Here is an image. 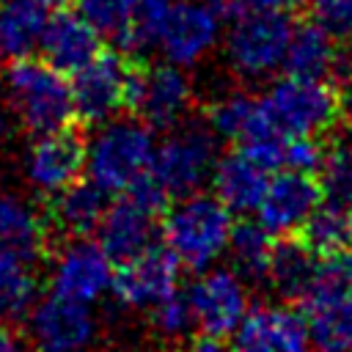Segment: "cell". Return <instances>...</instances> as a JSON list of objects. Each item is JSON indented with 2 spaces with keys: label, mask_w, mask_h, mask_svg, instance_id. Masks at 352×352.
Segmentation results:
<instances>
[{
  "label": "cell",
  "mask_w": 352,
  "mask_h": 352,
  "mask_svg": "<svg viewBox=\"0 0 352 352\" xmlns=\"http://www.w3.org/2000/svg\"><path fill=\"white\" fill-rule=\"evenodd\" d=\"M234 352H314L305 311L286 302H258L228 336Z\"/></svg>",
  "instance_id": "obj_12"
},
{
  "label": "cell",
  "mask_w": 352,
  "mask_h": 352,
  "mask_svg": "<svg viewBox=\"0 0 352 352\" xmlns=\"http://www.w3.org/2000/svg\"><path fill=\"white\" fill-rule=\"evenodd\" d=\"M182 264L165 245H148L140 253L118 261L110 294L132 311H148L168 294L179 292Z\"/></svg>",
  "instance_id": "obj_9"
},
{
  "label": "cell",
  "mask_w": 352,
  "mask_h": 352,
  "mask_svg": "<svg viewBox=\"0 0 352 352\" xmlns=\"http://www.w3.org/2000/svg\"><path fill=\"white\" fill-rule=\"evenodd\" d=\"M319 201H322V190L316 173L275 170L253 214L272 236H292L302 231Z\"/></svg>",
  "instance_id": "obj_16"
},
{
  "label": "cell",
  "mask_w": 352,
  "mask_h": 352,
  "mask_svg": "<svg viewBox=\"0 0 352 352\" xmlns=\"http://www.w3.org/2000/svg\"><path fill=\"white\" fill-rule=\"evenodd\" d=\"M129 63L116 52H99L80 72L72 74L74 116L85 124H102L126 107Z\"/></svg>",
  "instance_id": "obj_15"
},
{
  "label": "cell",
  "mask_w": 352,
  "mask_h": 352,
  "mask_svg": "<svg viewBox=\"0 0 352 352\" xmlns=\"http://www.w3.org/2000/svg\"><path fill=\"white\" fill-rule=\"evenodd\" d=\"M300 234L302 242L319 256L352 250V209L322 198Z\"/></svg>",
  "instance_id": "obj_29"
},
{
  "label": "cell",
  "mask_w": 352,
  "mask_h": 352,
  "mask_svg": "<svg viewBox=\"0 0 352 352\" xmlns=\"http://www.w3.org/2000/svg\"><path fill=\"white\" fill-rule=\"evenodd\" d=\"M173 0H135L132 8V28H129V50L154 47L160 28L170 11Z\"/></svg>",
  "instance_id": "obj_34"
},
{
  "label": "cell",
  "mask_w": 352,
  "mask_h": 352,
  "mask_svg": "<svg viewBox=\"0 0 352 352\" xmlns=\"http://www.w3.org/2000/svg\"><path fill=\"white\" fill-rule=\"evenodd\" d=\"M184 352H234L228 336H217V333H198L187 341Z\"/></svg>",
  "instance_id": "obj_36"
},
{
  "label": "cell",
  "mask_w": 352,
  "mask_h": 352,
  "mask_svg": "<svg viewBox=\"0 0 352 352\" xmlns=\"http://www.w3.org/2000/svg\"><path fill=\"white\" fill-rule=\"evenodd\" d=\"M154 231H157V214L124 192V198L107 204L96 226L99 234L96 242L104 248V253L113 261H124L140 253L143 248H148L154 242Z\"/></svg>",
  "instance_id": "obj_18"
},
{
  "label": "cell",
  "mask_w": 352,
  "mask_h": 352,
  "mask_svg": "<svg viewBox=\"0 0 352 352\" xmlns=\"http://www.w3.org/2000/svg\"><path fill=\"white\" fill-rule=\"evenodd\" d=\"M292 28V14L250 8L236 11L223 33V55L228 69L245 82L270 80L283 66Z\"/></svg>",
  "instance_id": "obj_4"
},
{
  "label": "cell",
  "mask_w": 352,
  "mask_h": 352,
  "mask_svg": "<svg viewBox=\"0 0 352 352\" xmlns=\"http://www.w3.org/2000/svg\"><path fill=\"white\" fill-rule=\"evenodd\" d=\"M116 261L104 253V248L88 236H72L63 242L50 264V286L52 294L77 300V302H96L110 294Z\"/></svg>",
  "instance_id": "obj_10"
},
{
  "label": "cell",
  "mask_w": 352,
  "mask_h": 352,
  "mask_svg": "<svg viewBox=\"0 0 352 352\" xmlns=\"http://www.w3.org/2000/svg\"><path fill=\"white\" fill-rule=\"evenodd\" d=\"M0 352H25V341L8 322H0Z\"/></svg>",
  "instance_id": "obj_38"
},
{
  "label": "cell",
  "mask_w": 352,
  "mask_h": 352,
  "mask_svg": "<svg viewBox=\"0 0 352 352\" xmlns=\"http://www.w3.org/2000/svg\"><path fill=\"white\" fill-rule=\"evenodd\" d=\"M316 182L324 201L352 209V140H336L324 146Z\"/></svg>",
  "instance_id": "obj_31"
},
{
  "label": "cell",
  "mask_w": 352,
  "mask_h": 352,
  "mask_svg": "<svg viewBox=\"0 0 352 352\" xmlns=\"http://www.w3.org/2000/svg\"><path fill=\"white\" fill-rule=\"evenodd\" d=\"M338 38H333L324 28L314 19H300L292 28L286 55H283V74L311 77V80H330L338 63Z\"/></svg>",
  "instance_id": "obj_21"
},
{
  "label": "cell",
  "mask_w": 352,
  "mask_h": 352,
  "mask_svg": "<svg viewBox=\"0 0 352 352\" xmlns=\"http://www.w3.org/2000/svg\"><path fill=\"white\" fill-rule=\"evenodd\" d=\"M314 352H352V292L305 308Z\"/></svg>",
  "instance_id": "obj_26"
},
{
  "label": "cell",
  "mask_w": 352,
  "mask_h": 352,
  "mask_svg": "<svg viewBox=\"0 0 352 352\" xmlns=\"http://www.w3.org/2000/svg\"><path fill=\"white\" fill-rule=\"evenodd\" d=\"M352 74V38L338 44V63H336V77H349Z\"/></svg>",
  "instance_id": "obj_40"
},
{
  "label": "cell",
  "mask_w": 352,
  "mask_h": 352,
  "mask_svg": "<svg viewBox=\"0 0 352 352\" xmlns=\"http://www.w3.org/2000/svg\"><path fill=\"white\" fill-rule=\"evenodd\" d=\"M192 107V82L187 72L170 60L132 69L126 88V110L151 129H170L184 121Z\"/></svg>",
  "instance_id": "obj_7"
},
{
  "label": "cell",
  "mask_w": 352,
  "mask_h": 352,
  "mask_svg": "<svg viewBox=\"0 0 352 352\" xmlns=\"http://www.w3.org/2000/svg\"><path fill=\"white\" fill-rule=\"evenodd\" d=\"M47 242L44 214L16 190L0 184V250L36 258Z\"/></svg>",
  "instance_id": "obj_22"
},
{
  "label": "cell",
  "mask_w": 352,
  "mask_h": 352,
  "mask_svg": "<svg viewBox=\"0 0 352 352\" xmlns=\"http://www.w3.org/2000/svg\"><path fill=\"white\" fill-rule=\"evenodd\" d=\"M41 3H47V6H66V3H72V0H41Z\"/></svg>",
  "instance_id": "obj_43"
},
{
  "label": "cell",
  "mask_w": 352,
  "mask_h": 352,
  "mask_svg": "<svg viewBox=\"0 0 352 352\" xmlns=\"http://www.w3.org/2000/svg\"><path fill=\"white\" fill-rule=\"evenodd\" d=\"M341 88H338V107H341V118L349 124L352 129V74L349 77H341Z\"/></svg>",
  "instance_id": "obj_39"
},
{
  "label": "cell",
  "mask_w": 352,
  "mask_h": 352,
  "mask_svg": "<svg viewBox=\"0 0 352 352\" xmlns=\"http://www.w3.org/2000/svg\"><path fill=\"white\" fill-rule=\"evenodd\" d=\"M47 3L41 0H0V50L11 58H28L38 50L47 28Z\"/></svg>",
  "instance_id": "obj_23"
},
{
  "label": "cell",
  "mask_w": 352,
  "mask_h": 352,
  "mask_svg": "<svg viewBox=\"0 0 352 352\" xmlns=\"http://www.w3.org/2000/svg\"><path fill=\"white\" fill-rule=\"evenodd\" d=\"M52 198H55L52 223L69 236H88L91 231H96V226L107 209V192L99 184H94L91 179L88 182L77 179L74 184H69L66 190H60Z\"/></svg>",
  "instance_id": "obj_24"
},
{
  "label": "cell",
  "mask_w": 352,
  "mask_h": 352,
  "mask_svg": "<svg viewBox=\"0 0 352 352\" xmlns=\"http://www.w3.org/2000/svg\"><path fill=\"white\" fill-rule=\"evenodd\" d=\"M267 118L283 135H314L327 132L338 118V88L330 80H311L283 74L270 82L258 96Z\"/></svg>",
  "instance_id": "obj_6"
},
{
  "label": "cell",
  "mask_w": 352,
  "mask_h": 352,
  "mask_svg": "<svg viewBox=\"0 0 352 352\" xmlns=\"http://www.w3.org/2000/svg\"><path fill=\"white\" fill-rule=\"evenodd\" d=\"M0 77L11 113L30 135L55 132L72 124V85L66 74L52 69L47 60L14 58V63L3 69Z\"/></svg>",
  "instance_id": "obj_3"
},
{
  "label": "cell",
  "mask_w": 352,
  "mask_h": 352,
  "mask_svg": "<svg viewBox=\"0 0 352 352\" xmlns=\"http://www.w3.org/2000/svg\"><path fill=\"white\" fill-rule=\"evenodd\" d=\"M8 129H11V126H8V110L0 104V146L6 143V138H8Z\"/></svg>",
  "instance_id": "obj_42"
},
{
  "label": "cell",
  "mask_w": 352,
  "mask_h": 352,
  "mask_svg": "<svg viewBox=\"0 0 352 352\" xmlns=\"http://www.w3.org/2000/svg\"><path fill=\"white\" fill-rule=\"evenodd\" d=\"M30 261L19 253L0 250V322L25 319L38 300V278Z\"/></svg>",
  "instance_id": "obj_27"
},
{
  "label": "cell",
  "mask_w": 352,
  "mask_h": 352,
  "mask_svg": "<svg viewBox=\"0 0 352 352\" xmlns=\"http://www.w3.org/2000/svg\"><path fill=\"white\" fill-rule=\"evenodd\" d=\"M217 157L220 138L212 132V126L201 121H182L170 126V132L154 146L148 173L170 198H182L198 192L212 179Z\"/></svg>",
  "instance_id": "obj_5"
},
{
  "label": "cell",
  "mask_w": 352,
  "mask_h": 352,
  "mask_svg": "<svg viewBox=\"0 0 352 352\" xmlns=\"http://www.w3.org/2000/svg\"><path fill=\"white\" fill-rule=\"evenodd\" d=\"M234 223V212L214 192L198 190L176 198L162 212V245L179 258L182 270L201 272L226 256Z\"/></svg>",
  "instance_id": "obj_1"
},
{
  "label": "cell",
  "mask_w": 352,
  "mask_h": 352,
  "mask_svg": "<svg viewBox=\"0 0 352 352\" xmlns=\"http://www.w3.org/2000/svg\"><path fill=\"white\" fill-rule=\"evenodd\" d=\"M3 58H6V55H3V50H0V74H3Z\"/></svg>",
  "instance_id": "obj_44"
},
{
  "label": "cell",
  "mask_w": 352,
  "mask_h": 352,
  "mask_svg": "<svg viewBox=\"0 0 352 352\" xmlns=\"http://www.w3.org/2000/svg\"><path fill=\"white\" fill-rule=\"evenodd\" d=\"M220 19H231L236 11H242V6H239V0H204Z\"/></svg>",
  "instance_id": "obj_41"
},
{
  "label": "cell",
  "mask_w": 352,
  "mask_h": 352,
  "mask_svg": "<svg viewBox=\"0 0 352 352\" xmlns=\"http://www.w3.org/2000/svg\"><path fill=\"white\" fill-rule=\"evenodd\" d=\"M275 242H278V236H272L258 220L234 223L228 250H226L231 270L248 283H261L267 278Z\"/></svg>",
  "instance_id": "obj_25"
},
{
  "label": "cell",
  "mask_w": 352,
  "mask_h": 352,
  "mask_svg": "<svg viewBox=\"0 0 352 352\" xmlns=\"http://www.w3.org/2000/svg\"><path fill=\"white\" fill-rule=\"evenodd\" d=\"M270 176L272 173L261 162H256L248 151L234 146L231 151L217 157L209 182H212V192L223 206H228L234 214H253Z\"/></svg>",
  "instance_id": "obj_19"
},
{
  "label": "cell",
  "mask_w": 352,
  "mask_h": 352,
  "mask_svg": "<svg viewBox=\"0 0 352 352\" xmlns=\"http://www.w3.org/2000/svg\"><path fill=\"white\" fill-rule=\"evenodd\" d=\"M148 319H151L154 333L160 338H165V341H182L195 327L190 300L182 292H173L165 300H160L157 305H151L148 308Z\"/></svg>",
  "instance_id": "obj_33"
},
{
  "label": "cell",
  "mask_w": 352,
  "mask_h": 352,
  "mask_svg": "<svg viewBox=\"0 0 352 352\" xmlns=\"http://www.w3.org/2000/svg\"><path fill=\"white\" fill-rule=\"evenodd\" d=\"M82 170L85 140L69 126L33 135V143L22 154V179L33 192L44 198H52L69 184H74Z\"/></svg>",
  "instance_id": "obj_11"
},
{
  "label": "cell",
  "mask_w": 352,
  "mask_h": 352,
  "mask_svg": "<svg viewBox=\"0 0 352 352\" xmlns=\"http://www.w3.org/2000/svg\"><path fill=\"white\" fill-rule=\"evenodd\" d=\"M38 50L52 69L74 74L102 52V36L80 11H55L47 19Z\"/></svg>",
  "instance_id": "obj_17"
},
{
  "label": "cell",
  "mask_w": 352,
  "mask_h": 352,
  "mask_svg": "<svg viewBox=\"0 0 352 352\" xmlns=\"http://www.w3.org/2000/svg\"><path fill=\"white\" fill-rule=\"evenodd\" d=\"M25 327L33 352H91L99 336L91 305L60 294L36 300L25 316Z\"/></svg>",
  "instance_id": "obj_8"
},
{
  "label": "cell",
  "mask_w": 352,
  "mask_h": 352,
  "mask_svg": "<svg viewBox=\"0 0 352 352\" xmlns=\"http://www.w3.org/2000/svg\"><path fill=\"white\" fill-rule=\"evenodd\" d=\"M308 19L324 28L333 38H352V0H308Z\"/></svg>",
  "instance_id": "obj_35"
},
{
  "label": "cell",
  "mask_w": 352,
  "mask_h": 352,
  "mask_svg": "<svg viewBox=\"0 0 352 352\" xmlns=\"http://www.w3.org/2000/svg\"><path fill=\"white\" fill-rule=\"evenodd\" d=\"M77 11L118 47L129 50V28H132V8L135 0H77Z\"/></svg>",
  "instance_id": "obj_32"
},
{
  "label": "cell",
  "mask_w": 352,
  "mask_h": 352,
  "mask_svg": "<svg viewBox=\"0 0 352 352\" xmlns=\"http://www.w3.org/2000/svg\"><path fill=\"white\" fill-rule=\"evenodd\" d=\"M206 124L220 140H231L234 146H248L272 135H283L267 118L261 99L245 91H231L214 99L206 110Z\"/></svg>",
  "instance_id": "obj_20"
},
{
  "label": "cell",
  "mask_w": 352,
  "mask_h": 352,
  "mask_svg": "<svg viewBox=\"0 0 352 352\" xmlns=\"http://www.w3.org/2000/svg\"><path fill=\"white\" fill-rule=\"evenodd\" d=\"M352 292V250L341 253H316L311 278L305 283V292L300 294V305L308 308L322 300H333Z\"/></svg>",
  "instance_id": "obj_30"
},
{
  "label": "cell",
  "mask_w": 352,
  "mask_h": 352,
  "mask_svg": "<svg viewBox=\"0 0 352 352\" xmlns=\"http://www.w3.org/2000/svg\"><path fill=\"white\" fill-rule=\"evenodd\" d=\"M316 253L302 242V239H292V236H278L272 258H270V270H267V283L292 300H300V294L305 292V283L311 278V267H314Z\"/></svg>",
  "instance_id": "obj_28"
},
{
  "label": "cell",
  "mask_w": 352,
  "mask_h": 352,
  "mask_svg": "<svg viewBox=\"0 0 352 352\" xmlns=\"http://www.w3.org/2000/svg\"><path fill=\"white\" fill-rule=\"evenodd\" d=\"M154 132L146 121L107 118L85 143V173L107 195L126 192L140 176L148 173L154 157Z\"/></svg>",
  "instance_id": "obj_2"
},
{
  "label": "cell",
  "mask_w": 352,
  "mask_h": 352,
  "mask_svg": "<svg viewBox=\"0 0 352 352\" xmlns=\"http://www.w3.org/2000/svg\"><path fill=\"white\" fill-rule=\"evenodd\" d=\"M223 19L204 0H179L170 6L154 47L165 60L190 69L217 47Z\"/></svg>",
  "instance_id": "obj_14"
},
{
  "label": "cell",
  "mask_w": 352,
  "mask_h": 352,
  "mask_svg": "<svg viewBox=\"0 0 352 352\" xmlns=\"http://www.w3.org/2000/svg\"><path fill=\"white\" fill-rule=\"evenodd\" d=\"M184 294L190 300L195 327L204 333L231 336V330L250 308L248 280H242L231 267L212 264L195 272V280Z\"/></svg>",
  "instance_id": "obj_13"
},
{
  "label": "cell",
  "mask_w": 352,
  "mask_h": 352,
  "mask_svg": "<svg viewBox=\"0 0 352 352\" xmlns=\"http://www.w3.org/2000/svg\"><path fill=\"white\" fill-rule=\"evenodd\" d=\"M242 8H250V11H278V14H300L305 11L308 0H239Z\"/></svg>",
  "instance_id": "obj_37"
}]
</instances>
